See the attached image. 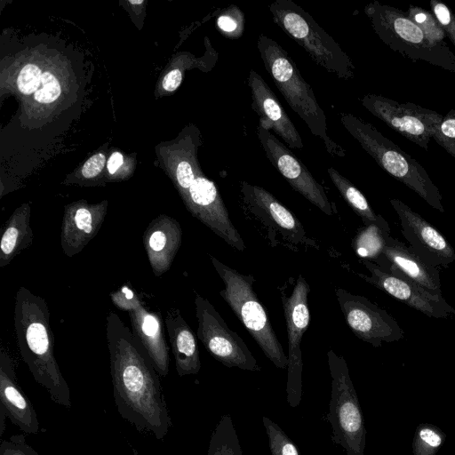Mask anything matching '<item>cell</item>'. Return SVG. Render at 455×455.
<instances>
[{"label": "cell", "mask_w": 455, "mask_h": 455, "mask_svg": "<svg viewBox=\"0 0 455 455\" xmlns=\"http://www.w3.org/2000/svg\"><path fill=\"white\" fill-rule=\"evenodd\" d=\"M106 339L119 415L138 431L163 441L172 423L159 374L148 355L114 311L106 318Z\"/></svg>", "instance_id": "cell-1"}, {"label": "cell", "mask_w": 455, "mask_h": 455, "mask_svg": "<svg viewBox=\"0 0 455 455\" xmlns=\"http://www.w3.org/2000/svg\"><path fill=\"white\" fill-rule=\"evenodd\" d=\"M13 321L20 354L34 379L54 403L70 409V389L54 355L50 311L44 299L20 286L15 295Z\"/></svg>", "instance_id": "cell-2"}, {"label": "cell", "mask_w": 455, "mask_h": 455, "mask_svg": "<svg viewBox=\"0 0 455 455\" xmlns=\"http://www.w3.org/2000/svg\"><path fill=\"white\" fill-rule=\"evenodd\" d=\"M257 48L266 71L291 108L305 122L311 133L323 141L330 155L344 157L346 150L328 135L324 111L288 52L264 34L259 36Z\"/></svg>", "instance_id": "cell-3"}, {"label": "cell", "mask_w": 455, "mask_h": 455, "mask_svg": "<svg viewBox=\"0 0 455 455\" xmlns=\"http://www.w3.org/2000/svg\"><path fill=\"white\" fill-rule=\"evenodd\" d=\"M339 120L385 172L414 191L432 208L444 212L441 192L416 159L364 120L349 113H341Z\"/></svg>", "instance_id": "cell-4"}, {"label": "cell", "mask_w": 455, "mask_h": 455, "mask_svg": "<svg viewBox=\"0 0 455 455\" xmlns=\"http://www.w3.org/2000/svg\"><path fill=\"white\" fill-rule=\"evenodd\" d=\"M210 259L224 287L220 295L243 324L267 359L286 369L287 356L270 323L267 313L253 289L254 278L227 266L212 255Z\"/></svg>", "instance_id": "cell-5"}, {"label": "cell", "mask_w": 455, "mask_h": 455, "mask_svg": "<svg viewBox=\"0 0 455 455\" xmlns=\"http://www.w3.org/2000/svg\"><path fill=\"white\" fill-rule=\"evenodd\" d=\"M364 13L377 36L391 50L455 73V54L448 44L431 43L407 12L374 0L364 6Z\"/></svg>", "instance_id": "cell-6"}, {"label": "cell", "mask_w": 455, "mask_h": 455, "mask_svg": "<svg viewBox=\"0 0 455 455\" xmlns=\"http://www.w3.org/2000/svg\"><path fill=\"white\" fill-rule=\"evenodd\" d=\"M268 9L273 21L318 66L340 79L355 76V68L349 56L302 7L291 0H275Z\"/></svg>", "instance_id": "cell-7"}, {"label": "cell", "mask_w": 455, "mask_h": 455, "mask_svg": "<svg viewBox=\"0 0 455 455\" xmlns=\"http://www.w3.org/2000/svg\"><path fill=\"white\" fill-rule=\"evenodd\" d=\"M327 358L331 377L329 420L332 441L341 445L347 455H363L366 430L347 364L332 349L327 352Z\"/></svg>", "instance_id": "cell-8"}, {"label": "cell", "mask_w": 455, "mask_h": 455, "mask_svg": "<svg viewBox=\"0 0 455 455\" xmlns=\"http://www.w3.org/2000/svg\"><path fill=\"white\" fill-rule=\"evenodd\" d=\"M197 338L208 353L225 366L259 371L261 370L243 339L228 328L221 315L205 298L195 296Z\"/></svg>", "instance_id": "cell-9"}, {"label": "cell", "mask_w": 455, "mask_h": 455, "mask_svg": "<svg viewBox=\"0 0 455 455\" xmlns=\"http://www.w3.org/2000/svg\"><path fill=\"white\" fill-rule=\"evenodd\" d=\"M360 101L371 114L424 150H428L430 139L443 117L414 103H401L373 93L365 94Z\"/></svg>", "instance_id": "cell-10"}, {"label": "cell", "mask_w": 455, "mask_h": 455, "mask_svg": "<svg viewBox=\"0 0 455 455\" xmlns=\"http://www.w3.org/2000/svg\"><path fill=\"white\" fill-rule=\"evenodd\" d=\"M309 292L307 282L299 275L291 295L282 297L288 333L286 393L291 407H297L302 398L303 362L300 343L310 323Z\"/></svg>", "instance_id": "cell-11"}, {"label": "cell", "mask_w": 455, "mask_h": 455, "mask_svg": "<svg viewBox=\"0 0 455 455\" xmlns=\"http://www.w3.org/2000/svg\"><path fill=\"white\" fill-rule=\"evenodd\" d=\"M335 294L347 326L358 339L374 347L403 339V330L387 310L342 288Z\"/></svg>", "instance_id": "cell-12"}, {"label": "cell", "mask_w": 455, "mask_h": 455, "mask_svg": "<svg viewBox=\"0 0 455 455\" xmlns=\"http://www.w3.org/2000/svg\"><path fill=\"white\" fill-rule=\"evenodd\" d=\"M257 135L267 158L290 186L328 216L333 208L323 187L299 159L269 130L258 125Z\"/></svg>", "instance_id": "cell-13"}, {"label": "cell", "mask_w": 455, "mask_h": 455, "mask_svg": "<svg viewBox=\"0 0 455 455\" xmlns=\"http://www.w3.org/2000/svg\"><path fill=\"white\" fill-rule=\"evenodd\" d=\"M362 262L371 275L358 274L361 278L413 309L434 318L447 319L455 314L443 296L433 295L406 276L387 272L372 261Z\"/></svg>", "instance_id": "cell-14"}, {"label": "cell", "mask_w": 455, "mask_h": 455, "mask_svg": "<svg viewBox=\"0 0 455 455\" xmlns=\"http://www.w3.org/2000/svg\"><path fill=\"white\" fill-rule=\"evenodd\" d=\"M389 202L399 218L403 235L415 252L434 267H448L455 260V250L446 238L401 200Z\"/></svg>", "instance_id": "cell-15"}, {"label": "cell", "mask_w": 455, "mask_h": 455, "mask_svg": "<svg viewBox=\"0 0 455 455\" xmlns=\"http://www.w3.org/2000/svg\"><path fill=\"white\" fill-rule=\"evenodd\" d=\"M247 84L251 92V108L259 118V125L273 130L290 148L301 150L304 144L297 128L263 77L251 69Z\"/></svg>", "instance_id": "cell-16"}, {"label": "cell", "mask_w": 455, "mask_h": 455, "mask_svg": "<svg viewBox=\"0 0 455 455\" xmlns=\"http://www.w3.org/2000/svg\"><path fill=\"white\" fill-rule=\"evenodd\" d=\"M383 270L406 276L429 293L443 296L441 267L425 261L409 245L390 236L376 262Z\"/></svg>", "instance_id": "cell-17"}, {"label": "cell", "mask_w": 455, "mask_h": 455, "mask_svg": "<svg viewBox=\"0 0 455 455\" xmlns=\"http://www.w3.org/2000/svg\"><path fill=\"white\" fill-rule=\"evenodd\" d=\"M0 410L24 434L39 432L36 411L18 385L13 360L4 346L0 348Z\"/></svg>", "instance_id": "cell-18"}, {"label": "cell", "mask_w": 455, "mask_h": 455, "mask_svg": "<svg viewBox=\"0 0 455 455\" xmlns=\"http://www.w3.org/2000/svg\"><path fill=\"white\" fill-rule=\"evenodd\" d=\"M107 213V204L76 203L65 209L61 222L60 245L63 253L73 257L99 233Z\"/></svg>", "instance_id": "cell-19"}, {"label": "cell", "mask_w": 455, "mask_h": 455, "mask_svg": "<svg viewBox=\"0 0 455 455\" xmlns=\"http://www.w3.org/2000/svg\"><path fill=\"white\" fill-rule=\"evenodd\" d=\"M182 229L174 218L160 215L149 222L142 241L149 265L156 276L170 270L181 245Z\"/></svg>", "instance_id": "cell-20"}, {"label": "cell", "mask_w": 455, "mask_h": 455, "mask_svg": "<svg viewBox=\"0 0 455 455\" xmlns=\"http://www.w3.org/2000/svg\"><path fill=\"white\" fill-rule=\"evenodd\" d=\"M133 335L145 348L161 377L167 376L170 366L169 348L160 313L147 308L141 301L128 312Z\"/></svg>", "instance_id": "cell-21"}, {"label": "cell", "mask_w": 455, "mask_h": 455, "mask_svg": "<svg viewBox=\"0 0 455 455\" xmlns=\"http://www.w3.org/2000/svg\"><path fill=\"white\" fill-rule=\"evenodd\" d=\"M241 193L244 203L251 211L271 221L284 236L292 242H303L307 239L299 220L269 191L247 181H242Z\"/></svg>", "instance_id": "cell-22"}, {"label": "cell", "mask_w": 455, "mask_h": 455, "mask_svg": "<svg viewBox=\"0 0 455 455\" xmlns=\"http://www.w3.org/2000/svg\"><path fill=\"white\" fill-rule=\"evenodd\" d=\"M164 324L180 377L197 374L201 369L196 337L179 308L166 310Z\"/></svg>", "instance_id": "cell-23"}, {"label": "cell", "mask_w": 455, "mask_h": 455, "mask_svg": "<svg viewBox=\"0 0 455 455\" xmlns=\"http://www.w3.org/2000/svg\"><path fill=\"white\" fill-rule=\"evenodd\" d=\"M30 226V208L25 204L18 208L5 222L0 240V267H4L33 242Z\"/></svg>", "instance_id": "cell-24"}, {"label": "cell", "mask_w": 455, "mask_h": 455, "mask_svg": "<svg viewBox=\"0 0 455 455\" xmlns=\"http://www.w3.org/2000/svg\"><path fill=\"white\" fill-rule=\"evenodd\" d=\"M390 231L389 224L382 216L377 223L359 228L352 242L355 253L364 259L376 262L390 237Z\"/></svg>", "instance_id": "cell-25"}, {"label": "cell", "mask_w": 455, "mask_h": 455, "mask_svg": "<svg viewBox=\"0 0 455 455\" xmlns=\"http://www.w3.org/2000/svg\"><path fill=\"white\" fill-rule=\"evenodd\" d=\"M327 172L342 198L362 219L365 226L379 220L381 215L372 210L363 194L349 180L333 167H329Z\"/></svg>", "instance_id": "cell-26"}, {"label": "cell", "mask_w": 455, "mask_h": 455, "mask_svg": "<svg viewBox=\"0 0 455 455\" xmlns=\"http://www.w3.org/2000/svg\"><path fill=\"white\" fill-rule=\"evenodd\" d=\"M207 455H243L238 435L228 414L223 415L216 425Z\"/></svg>", "instance_id": "cell-27"}, {"label": "cell", "mask_w": 455, "mask_h": 455, "mask_svg": "<svg viewBox=\"0 0 455 455\" xmlns=\"http://www.w3.org/2000/svg\"><path fill=\"white\" fill-rule=\"evenodd\" d=\"M445 434L436 426L419 424L412 440L413 455H435L445 441Z\"/></svg>", "instance_id": "cell-28"}, {"label": "cell", "mask_w": 455, "mask_h": 455, "mask_svg": "<svg viewBox=\"0 0 455 455\" xmlns=\"http://www.w3.org/2000/svg\"><path fill=\"white\" fill-rule=\"evenodd\" d=\"M407 15L422 30L431 43L447 44L444 41L446 34L432 12L422 7L411 4L408 8Z\"/></svg>", "instance_id": "cell-29"}, {"label": "cell", "mask_w": 455, "mask_h": 455, "mask_svg": "<svg viewBox=\"0 0 455 455\" xmlns=\"http://www.w3.org/2000/svg\"><path fill=\"white\" fill-rule=\"evenodd\" d=\"M216 26L223 36L237 39L244 33L245 15L239 7L230 5L218 16Z\"/></svg>", "instance_id": "cell-30"}, {"label": "cell", "mask_w": 455, "mask_h": 455, "mask_svg": "<svg viewBox=\"0 0 455 455\" xmlns=\"http://www.w3.org/2000/svg\"><path fill=\"white\" fill-rule=\"evenodd\" d=\"M272 455H299L297 446L283 429L267 417H262Z\"/></svg>", "instance_id": "cell-31"}, {"label": "cell", "mask_w": 455, "mask_h": 455, "mask_svg": "<svg viewBox=\"0 0 455 455\" xmlns=\"http://www.w3.org/2000/svg\"><path fill=\"white\" fill-rule=\"evenodd\" d=\"M432 138L455 158V109L443 116Z\"/></svg>", "instance_id": "cell-32"}, {"label": "cell", "mask_w": 455, "mask_h": 455, "mask_svg": "<svg viewBox=\"0 0 455 455\" xmlns=\"http://www.w3.org/2000/svg\"><path fill=\"white\" fill-rule=\"evenodd\" d=\"M431 12L455 46V13L444 3L430 0Z\"/></svg>", "instance_id": "cell-33"}, {"label": "cell", "mask_w": 455, "mask_h": 455, "mask_svg": "<svg viewBox=\"0 0 455 455\" xmlns=\"http://www.w3.org/2000/svg\"><path fill=\"white\" fill-rule=\"evenodd\" d=\"M60 94V85L57 78L50 72H44L41 84L34 93L36 101L40 103H51L57 100Z\"/></svg>", "instance_id": "cell-34"}, {"label": "cell", "mask_w": 455, "mask_h": 455, "mask_svg": "<svg viewBox=\"0 0 455 455\" xmlns=\"http://www.w3.org/2000/svg\"><path fill=\"white\" fill-rule=\"evenodd\" d=\"M42 72L34 64H28L20 70L17 84L20 92L24 94L35 93L40 86Z\"/></svg>", "instance_id": "cell-35"}, {"label": "cell", "mask_w": 455, "mask_h": 455, "mask_svg": "<svg viewBox=\"0 0 455 455\" xmlns=\"http://www.w3.org/2000/svg\"><path fill=\"white\" fill-rule=\"evenodd\" d=\"M110 299L116 307L126 312L131 311L142 301L137 292L132 289L130 282L112 291L110 293Z\"/></svg>", "instance_id": "cell-36"}, {"label": "cell", "mask_w": 455, "mask_h": 455, "mask_svg": "<svg viewBox=\"0 0 455 455\" xmlns=\"http://www.w3.org/2000/svg\"><path fill=\"white\" fill-rule=\"evenodd\" d=\"M0 455H39L28 445L23 434L12 435L8 440H2Z\"/></svg>", "instance_id": "cell-37"}, {"label": "cell", "mask_w": 455, "mask_h": 455, "mask_svg": "<svg viewBox=\"0 0 455 455\" xmlns=\"http://www.w3.org/2000/svg\"><path fill=\"white\" fill-rule=\"evenodd\" d=\"M198 172L199 170H196L190 161L182 160L178 164L176 168V180L181 191L189 188Z\"/></svg>", "instance_id": "cell-38"}, {"label": "cell", "mask_w": 455, "mask_h": 455, "mask_svg": "<svg viewBox=\"0 0 455 455\" xmlns=\"http://www.w3.org/2000/svg\"><path fill=\"white\" fill-rule=\"evenodd\" d=\"M106 163L103 154H96L91 156L82 168V174L86 179H92L100 174Z\"/></svg>", "instance_id": "cell-39"}, {"label": "cell", "mask_w": 455, "mask_h": 455, "mask_svg": "<svg viewBox=\"0 0 455 455\" xmlns=\"http://www.w3.org/2000/svg\"><path fill=\"white\" fill-rule=\"evenodd\" d=\"M181 81V71L180 69H173L164 77L163 87L167 92H173L180 86Z\"/></svg>", "instance_id": "cell-40"}, {"label": "cell", "mask_w": 455, "mask_h": 455, "mask_svg": "<svg viewBox=\"0 0 455 455\" xmlns=\"http://www.w3.org/2000/svg\"><path fill=\"white\" fill-rule=\"evenodd\" d=\"M123 156L119 152L111 155L108 162V171L110 174H114L123 164Z\"/></svg>", "instance_id": "cell-41"}, {"label": "cell", "mask_w": 455, "mask_h": 455, "mask_svg": "<svg viewBox=\"0 0 455 455\" xmlns=\"http://www.w3.org/2000/svg\"><path fill=\"white\" fill-rule=\"evenodd\" d=\"M143 1H130L131 4H141Z\"/></svg>", "instance_id": "cell-42"}]
</instances>
